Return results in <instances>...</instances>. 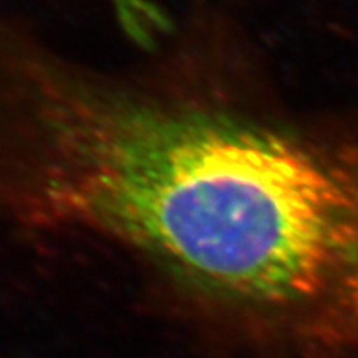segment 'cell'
<instances>
[{"label": "cell", "mask_w": 358, "mask_h": 358, "mask_svg": "<svg viewBox=\"0 0 358 358\" xmlns=\"http://www.w3.org/2000/svg\"><path fill=\"white\" fill-rule=\"evenodd\" d=\"M0 217L100 237L287 358H358V113L292 120L0 35Z\"/></svg>", "instance_id": "cell-1"}, {"label": "cell", "mask_w": 358, "mask_h": 358, "mask_svg": "<svg viewBox=\"0 0 358 358\" xmlns=\"http://www.w3.org/2000/svg\"><path fill=\"white\" fill-rule=\"evenodd\" d=\"M120 27L134 42L153 48L156 42L169 32V19L151 0H110Z\"/></svg>", "instance_id": "cell-2"}]
</instances>
